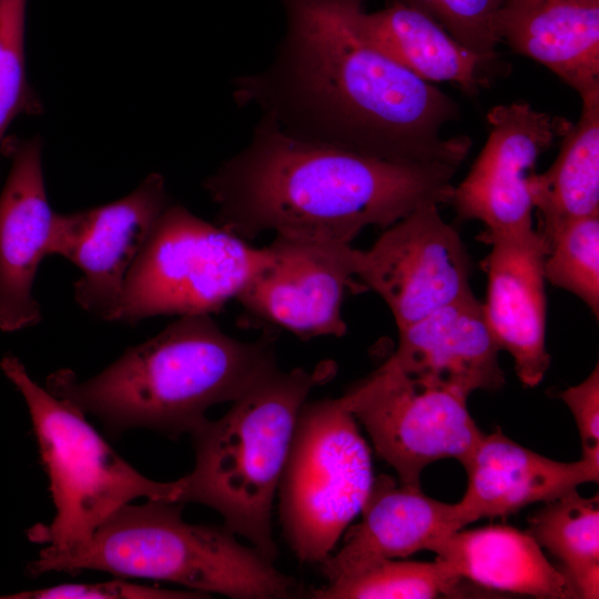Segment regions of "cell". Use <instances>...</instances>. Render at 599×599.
<instances>
[{
  "label": "cell",
  "mask_w": 599,
  "mask_h": 599,
  "mask_svg": "<svg viewBox=\"0 0 599 599\" xmlns=\"http://www.w3.org/2000/svg\"><path fill=\"white\" fill-rule=\"evenodd\" d=\"M286 28L272 62L235 79L233 95L284 132L394 162L459 166L471 140L445 139L455 101L369 42L364 0H280Z\"/></svg>",
  "instance_id": "cell-1"
},
{
  "label": "cell",
  "mask_w": 599,
  "mask_h": 599,
  "mask_svg": "<svg viewBox=\"0 0 599 599\" xmlns=\"http://www.w3.org/2000/svg\"><path fill=\"white\" fill-rule=\"evenodd\" d=\"M458 167L363 155L295 138L261 116L248 143L203 185L217 224L244 240L271 231L351 244L368 226L449 203Z\"/></svg>",
  "instance_id": "cell-2"
},
{
  "label": "cell",
  "mask_w": 599,
  "mask_h": 599,
  "mask_svg": "<svg viewBox=\"0 0 599 599\" xmlns=\"http://www.w3.org/2000/svg\"><path fill=\"white\" fill-rule=\"evenodd\" d=\"M276 368L272 341L242 342L210 314L182 315L94 377L79 380L61 369L48 377L47 389L114 434L145 427L177 436L191 434L210 407L234 402Z\"/></svg>",
  "instance_id": "cell-3"
},
{
  "label": "cell",
  "mask_w": 599,
  "mask_h": 599,
  "mask_svg": "<svg viewBox=\"0 0 599 599\" xmlns=\"http://www.w3.org/2000/svg\"><path fill=\"white\" fill-rule=\"evenodd\" d=\"M334 362L312 370L276 368L254 384L219 419L192 433L193 470L180 478V502L219 511L224 526L268 560L277 557L272 507L298 415L311 390L333 378Z\"/></svg>",
  "instance_id": "cell-4"
},
{
  "label": "cell",
  "mask_w": 599,
  "mask_h": 599,
  "mask_svg": "<svg viewBox=\"0 0 599 599\" xmlns=\"http://www.w3.org/2000/svg\"><path fill=\"white\" fill-rule=\"evenodd\" d=\"M183 504L148 499L125 504L106 518L91 539L69 548L47 546L28 567L48 571H106L124 578L175 582L194 591L236 599H284L296 582L254 547L238 542L225 526L182 519Z\"/></svg>",
  "instance_id": "cell-5"
},
{
  "label": "cell",
  "mask_w": 599,
  "mask_h": 599,
  "mask_svg": "<svg viewBox=\"0 0 599 599\" xmlns=\"http://www.w3.org/2000/svg\"><path fill=\"white\" fill-rule=\"evenodd\" d=\"M1 368L28 405L55 507L49 525L38 524L28 531L32 541L73 547L89 541L106 518L139 497L180 502V479L163 483L140 474L82 410L40 387L16 356L6 355Z\"/></svg>",
  "instance_id": "cell-6"
},
{
  "label": "cell",
  "mask_w": 599,
  "mask_h": 599,
  "mask_svg": "<svg viewBox=\"0 0 599 599\" xmlns=\"http://www.w3.org/2000/svg\"><path fill=\"white\" fill-rule=\"evenodd\" d=\"M254 247L186 207L169 204L132 265L114 321L217 313L270 262Z\"/></svg>",
  "instance_id": "cell-7"
},
{
  "label": "cell",
  "mask_w": 599,
  "mask_h": 599,
  "mask_svg": "<svg viewBox=\"0 0 599 599\" xmlns=\"http://www.w3.org/2000/svg\"><path fill=\"white\" fill-rule=\"evenodd\" d=\"M369 447L341 399L304 404L278 483L284 537L303 562H323L374 484Z\"/></svg>",
  "instance_id": "cell-8"
},
{
  "label": "cell",
  "mask_w": 599,
  "mask_h": 599,
  "mask_svg": "<svg viewBox=\"0 0 599 599\" xmlns=\"http://www.w3.org/2000/svg\"><path fill=\"white\" fill-rule=\"evenodd\" d=\"M339 399L404 485L419 486L424 468L437 460L455 458L463 465L483 434L467 398L424 384L388 361Z\"/></svg>",
  "instance_id": "cell-9"
},
{
  "label": "cell",
  "mask_w": 599,
  "mask_h": 599,
  "mask_svg": "<svg viewBox=\"0 0 599 599\" xmlns=\"http://www.w3.org/2000/svg\"><path fill=\"white\" fill-rule=\"evenodd\" d=\"M356 276L384 300L398 331L473 293L467 250L436 204L416 207L358 250Z\"/></svg>",
  "instance_id": "cell-10"
},
{
  "label": "cell",
  "mask_w": 599,
  "mask_h": 599,
  "mask_svg": "<svg viewBox=\"0 0 599 599\" xmlns=\"http://www.w3.org/2000/svg\"><path fill=\"white\" fill-rule=\"evenodd\" d=\"M487 122L486 143L449 201L460 219L485 225L481 242L534 230L529 179L538 158L572 124L527 102L496 105Z\"/></svg>",
  "instance_id": "cell-11"
},
{
  "label": "cell",
  "mask_w": 599,
  "mask_h": 599,
  "mask_svg": "<svg viewBox=\"0 0 599 599\" xmlns=\"http://www.w3.org/2000/svg\"><path fill=\"white\" fill-rule=\"evenodd\" d=\"M169 204L163 176L152 173L116 201L58 213L52 255L81 271L74 298L84 311L114 321L126 276Z\"/></svg>",
  "instance_id": "cell-12"
},
{
  "label": "cell",
  "mask_w": 599,
  "mask_h": 599,
  "mask_svg": "<svg viewBox=\"0 0 599 599\" xmlns=\"http://www.w3.org/2000/svg\"><path fill=\"white\" fill-rule=\"evenodd\" d=\"M270 262L236 298L254 317L301 338L343 336L345 288L356 276L358 250L275 236Z\"/></svg>",
  "instance_id": "cell-13"
},
{
  "label": "cell",
  "mask_w": 599,
  "mask_h": 599,
  "mask_svg": "<svg viewBox=\"0 0 599 599\" xmlns=\"http://www.w3.org/2000/svg\"><path fill=\"white\" fill-rule=\"evenodd\" d=\"M11 167L0 193V329L41 319L33 284L41 261L52 255L58 213L48 201L39 138L4 139Z\"/></svg>",
  "instance_id": "cell-14"
},
{
  "label": "cell",
  "mask_w": 599,
  "mask_h": 599,
  "mask_svg": "<svg viewBox=\"0 0 599 599\" xmlns=\"http://www.w3.org/2000/svg\"><path fill=\"white\" fill-rule=\"evenodd\" d=\"M483 242L491 247L481 262L488 281L483 303L487 322L500 351L512 357L520 382L535 387L550 364L544 274L548 245L535 229Z\"/></svg>",
  "instance_id": "cell-15"
},
{
  "label": "cell",
  "mask_w": 599,
  "mask_h": 599,
  "mask_svg": "<svg viewBox=\"0 0 599 599\" xmlns=\"http://www.w3.org/2000/svg\"><path fill=\"white\" fill-rule=\"evenodd\" d=\"M499 351L484 305L471 293L399 329L387 361L424 384L467 398L504 386Z\"/></svg>",
  "instance_id": "cell-16"
},
{
  "label": "cell",
  "mask_w": 599,
  "mask_h": 599,
  "mask_svg": "<svg viewBox=\"0 0 599 599\" xmlns=\"http://www.w3.org/2000/svg\"><path fill=\"white\" fill-rule=\"evenodd\" d=\"M463 466L467 489L455 504L461 529L483 518H506L599 478V466L582 458L572 463L547 458L511 440L499 427L481 434Z\"/></svg>",
  "instance_id": "cell-17"
},
{
  "label": "cell",
  "mask_w": 599,
  "mask_h": 599,
  "mask_svg": "<svg viewBox=\"0 0 599 599\" xmlns=\"http://www.w3.org/2000/svg\"><path fill=\"white\" fill-rule=\"evenodd\" d=\"M361 514V522L347 530L343 547L321 562L328 582L380 559L434 552L461 529L455 504L430 498L420 486L398 485L388 475L375 477Z\"/></svg>",
  "instance_id": "cell-18"
},
{
  "label": "cell",
  "mask_w": 599,
  "mask_h": 599,
  "mask_svg": "<svg viewBox=\"0 0 599 599\" xmlns=\"http://www.w3.org/2000/svg\"><path fill=\"white\" fill-rule=\"evenodd\" d=\"M498 42L530 58L580 98L599 91V0H504Z\"/></svg>",
  "instance_id": "cell-19"
},
{
  "label": "cell",
  "mask_w": 599,
  "mask_h": 599,
  "mask_svg": "<svg viewBox=\"0 0 599 599\" xmlns=\"http://www.w3.org/2000/svg\"><path fill=\"white\" fill-rule=\"evenodd\" d=\"M434 552L458 579L487 589L539 599L578 598L570 579L528 531L501 525L459 529Z\"/></svg>",
  "instance_id": "cell-20"
},
{
  "label": "cell",
  "mask_w": 599,
  "mask_h": 599,
  "mask_svg": "<svg viewBox=\"0 0 599 599\" xmlns=\"http://www.w3.org/2000/svg\"><path fill=\"white\" fill-rule=\"evenodd\" d=\"M363 35L388 58L427 82L456 83L474 94L483 83V58L455 40L423 11L392 0L357 18Z\"/></svg>",
  "instance_id": "cell-21"
},
{
  "label": "cell",
  "mask_w": 599,
  "mask_h": 599,
  "mask_svg": "<svg viewBox=\"0 0 599 599\" xmlns=\"http://www.w3.org/2000/svg\"><path fill=\"white\" fill-rule=\"evenodd\" d=\"M581 101V115L562 136L551 166L529 179L537 232L547 245L566 223L599 215V91Z\"/></svg>",
  "instance_id": "cell-22"
},
{
  "label": "cell",
  "mask_w": 599,
  "mask_h": 599,
  "mask_svg": "<svg viewBox=\"0 0 599 599\" xmlns=\"http://www.w3.org/2000/svg\"><path fill=\"white\" fill-rule=\"evenodd\" d=\"M528 532L562 564L578 598L599 596V498L577 489L545 502L528 518Z\"/></svg>",
  "instance_id": "cell-23"
},
{
  "label": "cell",
  "mask_w": 599,
  "mask_h": 599,
  "mask_svg": "<svg viewBox=\"0 0 599 599\" xmlns=\"http://www.w3.org/2000/svg\"><path fill=\"white\" fill-rule=\"evenodd\" d=\"M458 579L444 561H397L390 558L313 589L317 599L436 598L456 593Z\"/></svg>",
  "instance_id": "cell-24"
},
{
  "label": "cell",
  "mask_w": 599,
  "mask_h": 599,
  "mask_svg": "<svg viewBox=\"0 0 599 599\" xmlns=\"http://www.w3.org/2000/svg\"><path fill=\"white\" fill-rule=\"evenodd\" d=\"M546 281L579 297L599 314V215L566 223L551 237L544 260Z\"/></svg>",
  "instance_id": "cell-25"
},
{
  "label": "cell",
  "mask_w": 599,
  "mask_h": 599,
  "mask_svg": "<svg viewBox=\"0 0 599 599\" xmlns=\"http://www.w3.org/2000/svg\"><path fill=\"white\" fill-rule=\"evenodd\" d=\"M26 16L27 0H0V150L18 116L41 112L27 78Z\"/></svg>",
  "instance_id": "cell-26"
},
{
  "label": "cell",
  "mask_w": 599,
  "mask_h": 599,
  "mask_svg": "<svg viewBox=\"0 0 599 599\" xmlns=\"http://www.w3.org/2000/svg\"><path fill=\"white\" fill-rule=\"evenodd\" d=\"M433 18L455 40L490 62L498 39L495 17L504 0H396Z\"/></svg>",
  "instance_id": "cell-27"
},
{
  "label": "cell",
  "mask_w": 599,
  "mask_h": 599,
  "mask_svg": "<svg viewBox=\"0 0 599 599\" xmlns=\"http://www.w3.org/2000/svg\"><path fill=\"white\" fill-rule=\"evenodd\" d=\"M199 591L160 589L124 580L92 583H63L49 588L22 591L2 598L20 599H192L207 598Z\"/></svg>",
  "instance_id": "cell-28"
},
{
  "label": "cell",
  "mask_w": 599,
  "mask_h": 599,
  "mask_svg": "<svg viewBox=\"0 0 599 599\" xmlns=\"http://www.w3.org/2000/svg\"><path fill=\"white\" fill-rule=\"evenodd\" d=\"M570 409L579 430L582 459L599 466V366L578 385L559 394Z\"/></svg>",
  "instance_id": "cell-29"
}]
</instances>
